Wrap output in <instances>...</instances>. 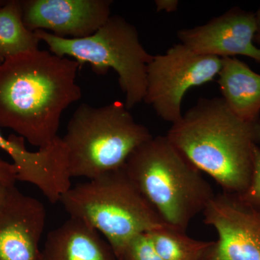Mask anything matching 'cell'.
<instances>
[{"mask_svg": "<svg viewBox=\"0 0 260 260\" xmlns=\"http://www.w3.org/2000/svg\"><path fill=\"white\" fill-rule=\"evenodd\" d=\"M79 63L49 51H29L0 64V127L39 148L58 138L61 114L82 97Z\"/></svg>", "mask_w": 260, "mask_h": 260, "instance_id": "cell-1", "label": "cell"}, {"mask_svg": "<svg viewBox=\"0 0 260 260\" xmlns=\"http://www.w3.org/2000/svg\"><path fill=\"white\" fill-rule=\"evenodd\" d=\"M166 136L223 192L241 195L249 187L260 144V119H241L221 97L200 98Z\"/></svg>", "mask_w": 260, "mask_h": 260, "instance_id": "cell-2", "label": "cell"}, {"mask_svg": "<svg viewBox=\"0 0 260 260\" xmlns=\"http://www.w3.org/2000/svg\"><path fill=\"white\" fill-rule=\"evenodd\" d=\"M123 168L166 225L181 232L215 195L202 172L166 135L138 147Z\"/></svg>", "mask_w": 260, "mask_h": 260, "instance_id": "cell-3", "label": "cell"}, {"mask_svg": "<svg viewBox=\"0 0 260 260\" xmlns=\"http://www.w3.org/2000/svg\"><path fill=\"white\" fill-rule=\"evenodd\" d=\"M153 137L135 120L124 103L101 107L80 104L61 138L70 177L90 180L121 169L131 154Z\"/></svg>", "mask_w": 260, "mask_h": 260, "instance_id": "cell-4", "label": "cell"}, {"mask_svg": "<svg viewBox=\"0 0 260 260\" xmlns=\"http://www.w3.org/2000/svg\"><path fill=\"white\" fill-rule=\"evenodd\" d=\"M60 202L104 235L117 259L136 236L167 226L124 168L70 188Z\"/></svg>", "mask_w": 260, "mask_h": 260, "instance_id": "cell-5", "label": "cell"}, {"mask_svg": "<svg viewBox=\"0 0 260 260\" xmlns=\"http://www.w3.org/2000/svg\"><path fill=\"white\" fill-rule=\"evenodd\" d=\"M35 32L56 56L73 58L80 66L88 63L98 75L114 70L126 109L144 100L148 67L153 56L142 45L136 28L122 17L111 16L93 35L82 39L61 38L42 30Z\"/></svg>", "mask_w": 260, "mask_h": 260, "instance_id": "cell-6", "label": "cell"}, {"mask_svg": "<svg viewBox=\"0 0 260 260\" xmlns=\"http://www.w3.org/2000/svg\"><path fill=\"white\" fill-rule=\"evenodd\" d=\"M222 58L194 52L179 43L164 54L153 56L147 72L143 102L157 115L174 124L183 114L181 104L186 92L218 77Z\"/></svg>", "mask_w": 260, "mask_h": 260, "instance_id": "cell-7", "label": "cell"}, {"mask_svg": "<svg viewBox=\"0 0 260 260\" xmlns=\"http://www.w3.org/2000/svg\"><path fill=\"white\" fill-rule=\"evenodd\" d=\"M204 222L215 229L213 241L203 260H260V210L237 194L214 195Z\"/></svg>", "mask_w": 260, "mask_h": 260, "instance_id": "cell-8", "label": "cell"}, {"mask_svg": "<svg viewBox=\"0 0 260 260\" xmlns=\"http://www.w3.org/2000/svg\"><path fill=\"white\" fill-rule=\"evenodd\" d=\"M24 25L31 31L50 30L56 37L82 39L93 35L111 15V0H24Z\"/></svg>", "mask_w": 260, "mask_h": 260, "instance_id": "cell-9", "label": "cell"}, {"mask_svg": "<svg viewBox=\"0 0 260 260\" xmlns=\"http://www.w3.org/2000/svg\"><path fill=\"white\" fill-rule=\"evenodd\" d=\"M255 14L232 8L204 25L177 32L181 44L194 52L220 58L247 56L260 64V49L254 44Z\"/></svg>", "mask_w": 260, "mask_h": 260, "instance_id": "cell-10", "label": "cell"}, {"mask_svg": "<svg viewBox=\"0 0 260 260\" xmlns=\"http://www.w3.org/2000/svg\"><path fill=\"white\" fill-rule=\"evenodd\" d=\"M46 220L42 202L10 186L0 203V260H42Z\"/></svg>", "mask_w": 260, "mask_h": 260, "instance_id": "cell-11", "label": "cell"}, {"mask_svg": "<svg viewBox=\"0 0 260 260\" xmlns=\"http://www.w3.org/2000/svg\"><path fill=\"white\" fill-rule=\"evenodd\" d=\"M25 140L15 134L5 138L0 131V148L13 160L18 181L37 186L51 203L60 202L71 188L72 179L62 139L58 137L50 145L35 152L29 151Z\"/></svg>", "mask_w": 260, "mask_h": 260, "instance_id": "cell-12", "label": "cell"}, {"mask_svg": "<svg viewBox=\"0 0 260 260\" xmlns=\"http://www.w3.org/2000/svg\"><path fill=\"white\" fill-rule=\"evenodd\" d=\"M42 255V260H117L96 229L73 217L48 234Z\"/></svg>", "mask_w": 260, "mask_h": 260, "instance_id": "cell-13", "label": "cell"}, {"mask_svg": "<svg viewBox=\"0 0 260 260\" xmlns=\"http://www.w3.org/2000/svg\"><path fill=\"white\" fill-rule=\"evenodd\" d=\"M222 99L234 114L246 121L260 119V75L235 57L222 58L218 75Z\"/></svg>", "mask_w": 260, "mask_h": 260, "instance_id": "cell-14", "label": "cell"}, {"mask_svg": "<svg viewBox=\"0 0 260 260\" xmlns=\"http://www.w3.org/2000/svg\"><path fill=\"white\" fill-rule=\"evenodd\" d=\"M39 42L35 31L24 25L20 1H5L0 7V57L5 60L37 50Z\"/></svg>", "mask_w": 260, "mask_h": 260, "instance_id": "cell-15", "label": "cell"}, {"mask_svg": "<svg viewBox=\"0 0 260 260\" xmlns=\"http://www.w3.org/2000/svg\"><path fill=\"white\" fill-rule=\"evenodd\" d=\"M148 234L155 250L164 260H203L213 243L197 240L186 232L169 226Z\"/></svg>", "mask_w": 260, "mask_h": 260, "instance_id": "cell-16", "label": "cell"}, {"mask_svg": "<svg viewBox=\"0 0 260 260\" xmlns=\"http://www.w3.org/2000/svg\"><path fill=\"white\" fill-rule=\"evenodd\" d=\"M117 260H164L155 250L148 233L132 239Z\"/></svg>", "mask_w": 260, "mask_h": 260, "instance_id": "cell-17", "label": "cell"}, {"mask_svg": "<svg viewBox=\"0 0 260 260\" xmlns=\"http://www.w3.org/2000/svg\"><path fill=\"white\" fill-rule=\"evenodd\" d=\"M244 202L260 210V147L254 151V170L249 187L239 195Z\"/></svg>", "mask_w": 260, "mask_h": 260, "instance_id": "cell-18", "label": "cell"}, {"mask_svg": "<svg viewBox=\"0 0 260 260\" xmlns=\"http://www.w3.org/2000/svg\"><path fill=\"white\" fill-rule=\"evenodd\" d=\"M18 181V174L14 164L5 161L0 157V181L14 185Z\"/></svg>", "mask_w": 260, "mask_h": 260, "instance_id": "cell-19", "label": "cell"}, {"mask_svg": "<svg viewBox=\"0 0 260 260\" xmlns=\"http://www.w3.org/2000/svg\"><path fill=\"white\" fill-rule=\"evenodd\" d=\"M156 10L158 12L165 11L173 13L178 9L179 2L177 0H156L155 2Z\"/></svg>", "mask_w": 260, "mask_h": 260, "instance_id": "cell-20", "label": "cell"}, {"mask_svg": "<svg viewBox=\"0 0 260 260\" xmlns=\"http://www.w3.org/2000/svg\"><path fill=\"white\" fill-rule=\"evenodd\" d=\"M255 14V20L256 25V31L255 38H254V42L260 43V7Z\"/></svg>", "mask_w": 260, "mask_h": 260, "instance_id": "cell-21", "label": "cell"}, {"mask_svg": "<svg viewBox=\"0 0 260 260\" xmlns=\"http://www.w3.org/2000/svg\"><path fill=\"white\" fill-rule=\"evenodd\" d=\"M11 185L5 184V183L3 182V181H0V203L4 200L5 195L7 194V191H8V187H9Z\"/></svg>", "mask_w": 260, "mask_h": 260, "instance_id": "cell-22", "label": "cell"}, {"mask_svg": "<svg viewBox=\"0 0 260 260\" xmlns=\"http://www.w3.org/2000/svg\"><path fill=\"white\" fill-rule=\"evenodd\" d=\"M5 3V0H0V7H1L2 5H4Z\"/></svg>", "mask_w": 260, "mask_h": 260, "instance_id": "cell-23", "label": "cell"}, {"mask_svg": "<svg viewBox=\"0 0 260 260\" xmlns=\"http://www.w3.org/2000/svg\"><path fill=\"white\" fill-rule=\"evenodd\" d=\"M4 61V59H3V58L0 57V64H1L3 61Z\"/></svg>", "mask_w": 260, "mask_h": 260, "instance_id": "cell-24", "label": "cell"}]
</instances>
